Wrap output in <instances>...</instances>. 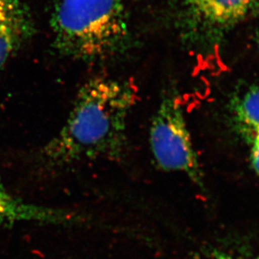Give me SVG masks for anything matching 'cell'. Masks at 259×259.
Instances as JSON below:
<instances>
[{
	"label": "cell",
	"mask_w": 259,
	"mask_h": 259,
	"mask_svg": "<svg viewBox=\"0 0 259 259\" xmlns=\"http://www.w3.org/2000/svg\"><path fill=\"white\" fill-rule=\"evenodd\" d=\"M137 100V89L131 80L103 76L89 80L77 92L60 132L41 148V167L121 159L127 147L128 116Z\"/></svg>",
	"instance_id": "obj_1"
},
{
	"label": "cell",
	"mask_w": 259,
	"mask_h": 259,
	"mask_svg": "<svg viewBox=\"0 0 259 259\" xmlns=\"http://www.w3.org/2000/svg\"><path fill=\"white\" fill-rule=\"evenodd\" d=\"M51 26L56 50L76 60H110L131 44L122 0H60Z\"/></svg>",
	"instance_id": "obj_2"
},
{
	"label": "cell",
	"mask_w": 259,
	"mask_h": 259,
	"mask_svg": "<svg viewBox=\"0 0 259 259\" xmlns=\"http://www.w3.org/2000/svg\"><path fill=\"white\" fill-rule=\"evenodd\" d=\"M150 145L161 169L183 172L201 185L198 157L176 95L162 98L150 126Z\"/></svg>",
	"instance_id": "obj_3"
},
{
	"label": "cell",
	"mask_w": 259,
	"mask_h": 259,
	"mask_svg": "<svg viewBox=\"0 0 259 259\" xmlns=\"http://www.w3.org/2000/svg\"><path fill=\"white\" fill-rule=\"evenodd\" d=\"M34 31L32 18L23 0H0V69Z\"/></svg>",
	"instance_id": "obj_4"
},
{
	"label": "cell",
	"mask_w": 259,
	"mask_h": 259,
	"mask_svg": "<svg viewBox=\"0 0 259 259\" xmlns=\"http://www.w3.org/2000/svg\"><path fill=\"white\" fill-rule=\"evenodd\" d=\"M255 0H194L205 19L215 25H229L243 18Z\"/></svg>",
	"instance_id": "obj_5"
},
{
	"label": "cell",
	"mask_w": 259,
	"mask_h": 259,
	"mask_svg": "<svg viewBox=\"0 0 259 259\" xmlns=\"http://www.w3.org/2000/svg\"><path fill=\"white\" fill-rule=\"evenodd\" d=\"M236 121L250 134L259 131V87L245 93L234 104Z\"/></svg>",
	"instance_id": "obj_6"
},
{
	"label": "cell",
	"mask_w": 259,
	"mask_h": 259,
	"mask_svg": "<svg viewBox=\"0 0 259 259\" xmlns=\"http://www.w3.org/2000/svg\"><path fill=\"white\" fill-rule=\"evenodd\" d=\"M23 209L24 208L22 205L20 206V204L8 194L0 180V218L14 217L19 212L25 211Z\"/></svg>",
	"instance_id": "obj_7"
},
{
	"label": "cell",
	"mask_w": 259,
	"mask_h": 259,
	"mask_svg": "<svg viewBox=\"0 0 259 259\" xmlns=\"http://www.w3.org/2000/svg\"><path fill=\"white\" fill-rule=\"evenodd\" d=\"M252 142L251 162L253 169L259 175V131L252 135Z\"/></svg>",
	"instance_id": "obj_8"
},
{
	"label": "cell",
	"mask_w": 259,
	"mask_h": 259,
	"mask_svg": "<svg viewBox=\"0 0 259 259\" xmlns=\"http://www.w3.org/2000/svg\"><path fill=\"white\" fill-rule=\"evenodd\" d=\"M189 1H190V3H192L193 4V3H194V0H189Z\"/></svg>",
	"instance_id": "obj_9"
}]
</instances>
